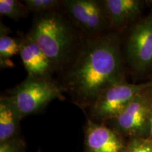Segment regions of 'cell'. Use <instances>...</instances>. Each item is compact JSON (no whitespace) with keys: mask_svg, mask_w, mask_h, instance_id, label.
<instances>
[{"mask_svg":"<svg viewBox=\"0 0 152 152\" xmlns=\"http://www.w3.org/2000/svg\"><path fill=\"white\" fill-rule=\"evenodd\" d=\"M125 48L127 60L136 72L152 70V11L131 28Z\"/></svg>","mask_w":152,"mask_h":152,"instance_id":"cell-7","label":"cell"},{"mask_svg":"<svg viewBox=\"0 0 152 152\" xmlns=\"http://www.w3.org/2000/svg\"><path fill=\"white\" fill-rule=\"evenodd\" d=\"M26 142L17 136L0 143V152H26Z\"/></svg>","mask_w":152,"mask_h":152,"instance_id":"cell-16","label":"cell"},{"mask_svg":"<svg viewBox=\"0 0 152 152\" xmlns=\"http://www.w3.org/2000/svg\"><path fill=\"white\" fill-rule=\"evenodd\" d=\"M149 139L152 140V111L151 113V116H150V123H149Z\"/></svg>","mask_w":152,"mask_h":152,"instance_id":"cell-17","label":"cell"},{"mask_svg":"<svg viewBox=\"0 0 152 152\" xmlns=\"http://www.w3.org/2000/svg\"><path fill=\"white\" fill-rule=\"evenodd\" d=\"M8 29L1 23L0 34V62L1 67H9L11 65L10 58L15 55L20 54L21 47V38L11 37L8 34Z\"/></svg>","mask_w":152,"mask_h":152,"instance_id":"cell-12","label":"cell"},{"mask_svg":"<svg viewBox=\"0 0 152 152\" xmlns=\"http://www.w3.org/2000/svg\"><path fill=\"white\" fill-rule=\"evenodd\" d=\"M125 152H152V140L149 138H132Z\"/></svg>","mask_w":152,"mask_h":152,"instance_id":"cell-15","label":"cell"},{"mask_svg":"<svg viewBox=\"0 0 152 152\" xmlns=\"http://www.w3.org/2000/svg\"><path fill=\"white\" fill-rule=\"evenodd\" d=\"M22 119L14 103L7 95L0 99V143L18 136Z\"/></svg>","mask_w":152,"mask_h":152,"instance_id":"cell-11","label":"cell"},{"mask_svg":"<svg viewBox=\"0 0 152 152\" xmlns=\"http://www.w3.org/2000/svg\"><path fill=\"white\" fill-rule=\"evenodd\" d=\"M28 35L47 56L54 71L67 68L82 45L71 20L57 10L38 14Z\"/></svg>","mask_w":152,"mask_h":152,"instance_id":"cell-2","label":"cell"},{"mask_svg":"<svg viewBox=\"0 0 152 152\" xmlns=\"http://www.w3.org/2000/svg\"><path fill=\"white\" fill-rule=\"evenodd\" d=\"M28 11L24 3L17 0H0V15L8 17L14 20L25 18L28 16Z\"/></svg>","mask_w":152,"mask_h":152,"instance_id":"cell-13","label":"cell"},{"mask_svg":"<svg viewBox=\"0 0 152 152\" xmlns=\"http://www.w3.org/2000/svg\"><path fill=\"white\" fill-rule=\"evenodd\" d=\"M62 6L72 22L87 37L105 34L110 27L102 1L64 0Z\"/></svg>","mask_w":152,"mask_h":152,"instance_id":"cell-6","label":"cell"},{"mask_svg":"<svg viewBox=\"0 0 152 152\" xmlns=\"http://www.w3.org/2000/svg\"><path fill=\"white\" fill-rule=\"evenodd\" d=\"M102 2L110 28L123 27L141 14L142 1L139 0H104Z\"/></svg>","mask_w":152,"mask_h":152,"instance_id":"cell-10","label":"cell"},{"mask_svg":"<svg viewBox=\"0 0 152 152\" xmlns=\"http://www.w3.org/2000/svg\"><path fill=\"white\" fill-rule=\"evenodd\" d=\"M151 86L152 82L131 84L125 80L109 87L87 109L92 118L89 119L100 123L113 121L139 93Z\"/></svg>","mask_w":152,"mask_h":152,"instance_id":"cell-4","label":"cell"},{"mask_svg":"<svg viewBox=\"0 0 152 152\" xmlns=\"http://www.w3.org/2000/svg\"><path fill=\"white\" fill-rule=\"evenodd\" d=\"M86 152H125L121 134L104 123L87 121L85 129Z\"/></svg>","mask_w":152,"mask_h":152,"instance_id":"cell-8","label":"cell"},{"mask_svg":"<svg viewBox=\"0 0 152 152\" xmlns=\"http://www.w3.org/2000/svg\"><path fill=\"white\" fill-rule=\"evenodd\" d=\"M125 81L119 36L106 33L87 37L66 68L61 87L76 105L88 109L113 85Z\"/></svg>","mask_w":152,"mask_h":152,"instance_id":"cell-1","label":"cell"},{"mask_svg":"<svg viewBox=\"0 0 152 152\" xmlns=\"http://www.w3.org/2000/svg\"><path fill=\"white\" fill-rule=\"evenodd\" d=\"M63 90L52 80L28 75L26 80L9 91L12 101L23 118L37 113L54 99H63Z\"/></svg>","mask_w":152,"mask_h":152,"instance_id":"cell-3","label":"cell"},{"mask_svg":"<svg viewBox=\"0 0 152 152\" xmlns=\"http://www.w3.org/2000/svg\"><path fill=\"white\" fill-rule=\"evenodd\" d=\"M23 3L29 12L37 14L56 10L59 6H62V1L58 0H24Z\"/></svg>","mask_w":152,"mask_h":152,"instance_id":"cell-14","label":"cell"},{"mask_svg":"<svg viewBox=\"0 0 152 152\" xmlns=\"http://www.w3.org/2000/svg\"><path fill=\"white\" fill-rule=\"evenodd\" d=\"M152 111V86L140 92L112 121L113 129L132 138H148Z\"/></svg>","mask_w":152,"mask_h":152,"instance_id":"cell-5","label":"cell"},{"mask_svg":"<svg viewBox=\"0 0 152 152\" xmlns=\"http://www.w3.org/2000/svg\"><path fill=\"white\" fill-rule=\"evenodd\" d=\"M19 54L28 75L52 80V75L54 71L52 63L28 35L22 37Z\"/></svg>","mask_w":152,"mask_h":152,"instance_id":"cell-9","label":"cell"}]
</instances>
